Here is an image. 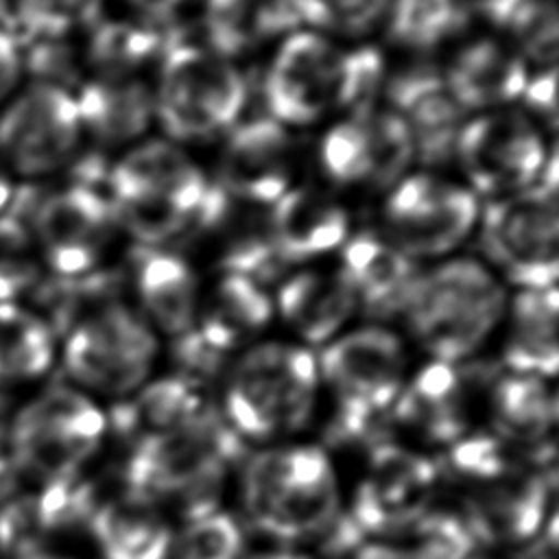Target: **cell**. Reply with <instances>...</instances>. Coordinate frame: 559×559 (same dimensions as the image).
Masks as SVG:
<instances>
[{"instance_id": "10", "label": "cell", "mask_w": 559, "mask_h": 559, "mask_svg": "<svg viewBox=\"0 0 559 559\" xmlns=\"http://www.w3.org/2000/svg\"><path fill=\"white\" fill-rule=\"evenodd\" d=\"M437 478L432 459L391 441H376L347 515L341 513L323 539L328 552L347 555L360 542L411 528L432 504Z\"/></svg>"}, {"instance_id": "48", "label": "cell", "mask_w": 559, "mask_h": 559, "mask_svg": "<svg viewBox=\"0 0 559 559\" xmlns=\"http://www.w3.org/2000/svg\"><path fill=\"white\" fill-rule=\"evenodd\" d=\"M15 559H66L61 555H55L50 550H44V548H35V550H28V552H22V555H15Z\"/></svg>"}, {"instance_id": "42", "label": "cell", "mask_w": 559, "mask_h": 559, "mask_svg": "<svg viewBox=\"0 0 559 559\" xmlns=\"http://www.w3.org/2000/svg\"><path fill=\"white\" fill-rule=\"evenodd\" d=\"M22 72V55L11 35L0 31V103L11 94Z\"/></svg>"}, {"instance_id": "50", "label": "cell", "mask_w": 559, "mask_h": 559, "mask_svg": "<svg viewBox=\"0 0 559 559\" xmlns=\"http://www.w3.org/2000/svg\"><path fill=\"white\" fill-rule=\"evenodd\" d=\"M483 2H485V0H483Z\"/></svg>"}, {"instance_id": "49", "label": "cell", "mask_w": 559, "mask_h": 559, "mask_svg": "<svg viewBox=\"0 0 559 559\" xmlns=\"http://www.w3.org/2000/svg\"><path fill=\"white\" fill-rule=\"evenodd\" d=\"M469 559H478V557H469Z\"/></svg>"}, {"instance_id": "5", "label": "cell", "mask_w": 559, "mask_h": 559, "mask_svg": "<svg viewBox=\"0 0 559 559\" xmlns=\"http://www.w3.org/2000/svg\"><path fill=\"white\" fill-rule=\"evenodd\" d=\"M240 450L242 441L216 411L188 430L131 445L122 465L124 493L188 522L218 509L229 465Z\"/></svg>"}, {"instance_id": "36", "label": "cell", "mask_w": 559, "mask_h": 559, "mask_svg": "<svg viewBox=\"0 0 559 559\" xmlns=\"http://www.w3.org/2000/svg\"><path fill=\"white\" fill-rule=\"evenodd\" d=\"M55 358V336L50 325L20 308L0 306V382L39 378Z\"/></svg>"}, {"instance_id": "19", "label": "cell", "mask_w": 559, "mask_h": 559, "mask_svg": "<svg viewBox=\"0 0 559 559\" xmlns=\"http://www.w3.org/2000/svg\"><path fill=\"white\" fill-rule=\"evenodd\" d=\"M461 365L428 360L408 373L389 421L424 443L452 445L463 439L472 426L476 382Z\"/></svg>"}, {"instance_id": "44", "label": "cell", "mask_w": 559, "mask_h": 559, "mask_svg": "<svg viewBox=\"0 0 559 559\" xmlns=\"http://www.w3.org/2000/svg\"><path fill=\"white\" fill-rule=\"evenodd\" d=\"M22 478V469L11 450H0V500L9 498Z\"/></svg>"}, {"instance_id": "13", "label": "cell", "mask_w": 559, "mask_h": 559, "mask_svg": "<svg viewBox=\"0 0 559 559\" xmlns=\"http://www.w3.org/2000/svg\"><path fill=\"white\" fill-rule=\"evenodd\" d=\"M480 199L435 170H408L384 192L380 234L415 262L445 260L476 231Z\"/></svg>"}, {"instance_id": "8", "label": "cell", "mask_w": 559, "mask_h": 559, "mask_svg": "<svg viewBox=\"0 0 559 559\" xmlns=\"http://www.w3.org/2000/svg\"><path fill=\"white\" fill-rule=\"evenodd\" d=\"M159 358V336L135 306L114 299L70 323L63 341V365L76 389L114 400L144 386Z\"/></svg>"}, {"instance_id": "31", "label": "cell", "mask_w": 559, "mask_h": 559, "mask_svg": "<svg viewBox=\"0 0 559 559\" xmlns=\"http://www.w3.org/2000/svg\"><path fill=\"white\" fill-rule=\"evenodd\" d=\"M87 528L100 559H170L175 531L168 515L133 496L96 504Z\"/></svg>"}, {"instance_id": "4", "label": "cell", "mask_w": 559, "mask_h": 559, "mask_svg": "<svg viewBox=\"0 0 559 559\" xmlns=\"http://www.w3.org/2000/svg\"><path fill=\"white\" fill-rule=\"evenodd\" d=\"M507 301L504 282L483 260L450 255L421 269L402 319L430 360L461 365L502 325Z\"/></svg>"}, {"instance_id": "16", "label": "cell", "mask_w": 559, "mask_h": 559, "mask_svg": "<svg viewBox=\"0 0 559 559\" xmlns=\"http://www.w3.org/2000/svg\"><path fill=\"white\" fill-rule=\"evenodd\" d=\"M81 138L76 98L57 83L31 85L0 114V159L24 177L63 168L74 157Z\"/></svg>"}, {"instance_id": "24", "label": "cell", "mask_w": 559, "mask_h": 559, "mask_svg": "<svg viewBox=\"0 0 559 559\" xmlns=\"http://www.w3.org/2000/svg\"><path fill=\"white\" fill-rule=\"evenodd\" d=\"M336 264L354 293L358 312L371 323L402 317L421 273L419 262L373 229L354 231L338 251Z\"/></svg>"}, {"instance_id": "38", "label": "cell", "mask_w": 559, "mask_h": 559, "mask_svg": "<svg viewBox=\"0 0 559 559\" xmlns=\"http://www.w3.org/2000/svg\"><path fill=\"white\" fill-rule=\"evenodd\" d=\"M413 548L421 559H469L480 539L465 509L428 507L411 526Z\"/></svg>"}, {"instance_id": "26", "label": "cell", "mask_w": 559, "mask_h": 559, "mask_svg": "<svg viewBox=\"0 0 559 559\" xmlns=\"http://www.w3.org/2000/svg\"><path fill=\"white\" fill-rule=\"evenodd\" d=\"M520 474L491 483V489L480 491L463 507L480 542L522 546L542 535L544 528L555 531L552 476L544 472Z\"/></svg>"}, {"instance_id": "30", "label": "cell", "mask_w": 559, "mask_h": 559, "mask_svg": "<svg viewBox=\"0 0 559 559\" xmlns=\"http://www.w3.org/2000/svg\"><path fill=\"white\" fill-rule=\"evenodd\" d=\"M74 98L83 133L105 146H133L155 122L153 87L140 76H96Z\"/></svg>"}, {"instance_id": "40", "label": "cell", "mask_w": 559, "mask_h": 559, "mask_svg": "<svg viewBox=\"0 0 559 559\" xmlns=\"http://www.w3.org/2000/svg\"><path fill=\"white\" fill-rule=\"evenodd\" d=\"M314 15V31L360 39L376 31L386 15L389 0H308Z\"/></svg>"}, {"instance_id": "37", "label": "cell", "mask_w": 559, "mask_h": 559, "mask_svg": "<svg viewBox=\"0 0 559 559\" xmlns=\"http://www.w3.org/2000/svg\"><path fill=\"white\" fill-rule=\"evenodd\" d=\"M203 46L234 61L266 41L262 0H203Z\"/></svg>"}, {"instance_id": "6", "label": "cell", "mask_w": 559, "mask_h": 559, "mask_svg": "<svg viewBox=\"0 0 559 559\" xmlns=\"http://www.w3.org/2000/svg\"><path fill=\"white\" fill-rule=\"evenodd\" d=\"M321 391L328 393L330 439L358 443L378 437L408 378V349L384 323L347 328L317 356Z\"/></svg>"}, {"instance_id": "7", "label": "cell", "mask_w": 559, "mask_h": 559, "mask_svg": "<svg viewBox=\"0 0 559 559\" xmlns=\"http://www.w3.org/2000/svg\"><path fill=\"white\" fill-rule=\"evenodd\" d=\"M247 96L236 61L203 44L170 39L157 61L155 122L179 146L223 140L242 120Z\"/></svg>"}, {"instance_id": "32", "label": "cell", "mask_w": 559, "mask_h": 559, "mask_svg": "<svg viewBox=\"0 0 559 559\" xmlns=\"http://www.w3.org/2000/svg\"><path fill=\"white\" fill-rule=\"evenodd\" d=\"M487 411L496 435L522 445L542 443L557 419V397L548 378L507 371L487 389Z\"/></svg>"}, {"instance_id": "29", "label": "cell", "mask_w": 559, "mask_h": 559, "mask_svg": "<svg viewBox=\"0 0 559 559\" xmlns=\"http://www.w3.org/2000/svg\"><path fill=\"white\" fill-rule=\"evenodd\" d=\"M557 321V286L515 288L502 319L504 369L550 380L559 367Z\"/></svg>"}, {"instance_id": "21", "label": "cell", "mask_w": 559, "mask_h": 559, "mask_svg": "<svg viewBox=\"0 0 559 559\" xmlns=\"http://www.w3.org/2000/svg\"><path fill=\"white\" fill-rule=\"evenodd\" d=\"M275 317L304 347H323L347 330L358 312L354 293L338 269L323 262L286 271L273 295Z\"/></svg>"}, {"instance_id": "18", "label": "cell", "mask_w": 559, "mask_h": 559, "mask_svg": "<svg viewBox=\"0 0 559 559\" xmlns=\"http://www.w3.org/2000/svg\"><path fill=\"white\" fill-rule=\"evenodd\" d=\"M212 183L234 201L271 207L297 183L293 131L269 116L240 120L221 140Z\"/></svg>"}, {"instance_id": "46", "label": "cell", "mask_w": 559, "mask_h": 559, "mask_svg": "<svg viewBox=\"0 0 559 559\" xmlns=\"http://www.w3.org/2000/svg\"><path fill=\"white\" fill-rule=\"evenodd\" d=\"M242 559H312L306 552H299L295 548H264V550H255L249 555H242Z\"/></svg>"}, {"instance_id": "43", "label": "cell", "mask_w": 559, "mask_h": 559, "mask_svg": "<svg viewBox=\"0 0 559 559\" xmlns=\"http://www.w3.org/2000/svg\"><path fill=\"white\" fill-rule=\"evenodd\" d=\"M345 559H421L413 546L393 544L384 539H367L354 546Z\"/></svg>"}, {"instance_id": "9", "label": "cell", "mask_w": 559, "mask_h": 559, "mask_svg": "<svg viewBox=\"0 0 559 559\" xmlns=\"http://www.w3.org/2000/svg\"><path fill=\"white\" fill-rule=\"evenodd\" d=\"M463 183L478 199H500L539 183L557 186L555 148L546 127L522 107L465 118L454 155Z\"/></svg>"}, {"instance_id": "22", "label": "cell", "mask_w": 559, "mask_h": 559, "mask_svg": "<svg viewBox=\"0 0 559 559\" xmlns=\"http://www.w3.org/2000/svg\"><path fill=\"white\" fill-rule=\"evenodd\" d=\"M129 284L138 312L155 332L175 338L194 328L203 282L186 255L173 247L133 245Z\"/></svg>"}, {"instance_id": "34", "label": "cell", "mask_w": 559, "mask_h": 559, "mask_svg": "<svg viewBox=\"0 0 559 559\" xmlns=\"http://www.w3.org/2000/svg\"><path fill=\"white\" fill-rule=\"evenodd\" d=\"M168 41L144 20H103L94 26L85 57L98 76H138L140 68L159 61Z\"/></svg>"}, {"instance_id": "15", "label": "cell", "mask_w": 559, "mask_h": 559, "mask_svg": "<svg viewBox=\"0 0 559 559\" xmlns=\"http://www.w3.org/2000/svg\"><path fill=\"white\" fill-rule=\"evenodd\" d=\"M406 124L386 105L338 116L321 135L317 162L332 188L386 192L413 166Z\"/></svg>"}, {"instance_id": "11", "label": "cell", "mask_w": 559, "mask_h": 559, "mask_svg": "<svg viewBox=\"0 0 559 559\" xmlns=\"http://www.w3.org/2000/svg\"><path fill=\"white\" fill-rule=\"evenodd\" d=\"M483 262L515 288H548L559 275L557 186L491 199L480 205L476 225Z\"/></svg>"}, {"instance_id": "1", "label": "cell", "mask_w": 559, "mask_h": 559, "mask_svg": "<svg viewBox=\"0 0 559 559\" xmlns=\"http://www.w3.org/2000/svg\"><path fill=\"white\" fill-rule=\"evenodd\" d=\"M210 192V175L186 146L166 138H144L129 146L105 179L118 229L144 247H173L192 236Z\"/></svg>"}, {"instance_id": "39", "label": "cell", "mask_w": 559, "mask_h": 559, "mask_svg": "<svg viewBox=\"0 0 559 559\" xmlns=\"http://www.w3.org/2000/svg\"><path fill=\"white\" fill-rule=\"evenodd\" d=\"M105 0H15L20 24L35 37L59 39L94 24Z\"/></svg>"}, {"instance_id": "45", "label": "cell", "mask_w": 559, "mask_h": 559, "mask_svg": "<svg viewBox=\"0 0 559 559\" xmlns=\"http://www.w3.org/2000/svg\"><path fill=\"white\" fill-rule=\"evenodd\" d=\"M142 17H166L177 13L190 0H127Z\"/></svg>"}, {"instance_id": "41", "label": "cell", "mask_w": 559, "mask_h": 559, "mask_svg": "<svg viewBox=\"0 0 559 559\" xmlns=\"http://www.w3.org/2000/svg\"><path fill=\"white\" fill-rule=\"evenodd\" d=\"M24 234L17 225H0V306L15 304L35 282V264L24 255Z\"/></svg>"}, {"instance_id": "47", "label": "cell", "mask_w": 559, "mask_h": 559, "mask_svg": "<svg viewBox=\"0 0 559 559\" xmlns=\"http://www.w3.org/2000/svg\"><path fill=\"white\" fill-rule=\"evenodd\" d=\"M11 192H13V188H11V179H9V168L0 159V212L7 207Z\"/></svg>"}, {"instance_id": "2", "label": "cell", "mask_w": 559, "mask_h": 559, "mask_svg": "<svg viewBox=\"0 0 559 559\" xmlns=\"http://www.w3.org/2000/svg\"><path fill=\"white\" fill-rule=\"evenodd\" d=\"M240 500L247 522L284 548L323 539L343 513L336 467L314 443L282 441L247 459Z\"/></svg>"}, {"instance_id": "28", "label": "cell", "mask_w": 559, "mask_h": 559, "mask_svg": "<svg viewBox=\"0 0 559 559\" xmlns=\"http://www.w3.org/2000/svg\"><path fill=\"white\" fill-rule=\"evenodd\" d=\"M273 319V295L264 284L221 273L203 288L194 330L212 349L229 358L258 343Z\"/></svg>"}, {"instance_id": "20", "label": "cell", "mask_w": 559, "mask_h": 559, "mask_svg": "<svg viewBox=\"0 0 559 559\" xmlns=\"http://www.w3.org/2000/svg\"><path fill=\"white\" fill-rule=\"evenodd\" d=\"M269 231L288 266L323 262L349 240L352 214L341 197L314 183H295L269 210Z\"/></svg>"}, {"instance_id": "27", "label": "cell", "mask_w": 559, "mask_h": 559, "mask_svg": "<svg viewBox=\"0 0 559 559\" xmlns=\"http://www.w3.org/2000/svg\"><path fill=\"white\" fill-rule=\"evenodd\" d=\"M214 413L216 408L207 402L199 382L170 373L148 380L129 397L118 400L107 417V428H114L131 448L155 437L188 430Z\"/></svg>"}, {"instance_id": "35", "label": "cell", "mask_w": 559, "mask_h": 559, "mask_svg": "<svg viewBox=\"0 0 559 559\" xmlns=\"http://www.w3.org/2000/svg\"><path fill=\"white\" fill-rule=\"evenodd\" d=\"M467 22L463 0H389L384 28L406 52H432L454 39Z\"/></svg>"}, {"instance_id": "14", "label": "cell", "mask_w": 559, "mask_h": 559, "mask_svg": "<svg viewBox=\"0 0 559 559\" xmlns=\"http://www.w3.org/2000/svg\"><path fill=\"white\" fill-rule=\"evenodd\" d=\"M266 116L286 129L343 116L347 48L319 31H297L280 39L262 74Z\"/></svg>"}, {"instance_id": "25", "label": "cell", "mask_w": 559, "mask_h": 559, "mask_svg": "<svg viewBox=\"0 0 559 559\" xmlns=\"http://www.w3.org/2000/svg\"><path fill=\"white\" fill-rule=\"evenodd\" d=\"M531 68L498 35L463 39L441 70L456 105L467 114H483L520 103Z\"/></svg>"}, {"instance_id": "12", "label": "cell", "mask_w": 559, "mask_h": 559, "mask_svg": "<svg viewBox=\"0 0 559 559\" xmlns=\"http://www.w3.org/2000/svg\"><path fill=\"white\" fill-rule=\"evenodd\" d=\"M107 415L92 395L55 384L28 400L13 419L11 454L39 480L81 474L103 448Z\"/></svg>"}, {"instance_id": "17", "label": "cell", "mask_w": 559, "mask_h": 559, "mask_svg": "<svg viewBox=\"0 0 559 559\" xmlns=\"http://www.w3.org/2000/svg\"><path fill=\"white\" fill-rule=\"evenodd\" d=\"M116 229L105 192L83 181L48 194L33 216V238L44 262L63 280L98 273Z\"/></svg>"}, {"instance_id": "23", "label": "cell", "mask_w": 559, "mask_h": 559, "mask_svg": "<svg viewBox=\"0 0 559 559\" xmlns=\"http://www.w3.org/2000/svg\"><path fill=\"white\" fill-rule=\"evenodd\" d=\"M384 98L386 107L406 124L415 159H421L426 166L452 159L467 114L448 92L441 70L413 66L397 74H389Z\"/></svg>"}, {"instance_id": "33", "label": "cell", "mask_w": 559, "mask_h": 559, "mask_svg": "<svg viewBox=\"0 0 559 559\" xmlns=\"http://www.w3.org/2000/svg\"><path fill=\"white\" fill-rule=\"evenodd\" d=\"M485 17L531 70L555 68L559 15L555 0H485Z\"/></svg>"}, {"instance_id": "3", "label": "cell", "mask_w": 559, "mask_h": 559, "mask_svg": "<svg viewBox=\"0 0 559 559\" xmlns=\"http://www.w3.org/2000/svg\"><path fill=\"white\" fill-rule=\"evenodd\" d=\"M321 395L317 356L297 341L266 338L227 365L221 415L240 441H286L314 417Z\"/></svg>"}]
</instances>
